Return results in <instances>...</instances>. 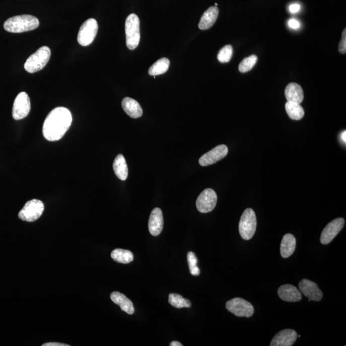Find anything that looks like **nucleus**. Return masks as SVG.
Masks as SVG:
<instances>
[{
  "label": "nucleus",
  "instance_id": "obj_1",
  "mask_svg": "<svg viewBox=\"0 0 346 346\" xmlns=\"http://www.w3.org/2000/svg\"><path fill=\"white\" fill-rule=\"evenodd\" d=\"M72 113L65 107H56L47 115L42 127L44 138L49 141L62 139L72 125Z\"/></svg>",
  "mask_w": 346,
  "mask_h": 346
},
{
  "label": "nucleus",
  "instance_id": "obj_2",
  "mask_svg": "<svg viewBox=\"0 0 346 346\" xmlns=\"http://www.w3.org/2000/svg\"><path fill=\"white\" fill-rule=\"evenodd\" d=\"M39 26L38 19L31 15H20L8 19L4 23L6 31L22 33L36 29Z\"/></svg>",
  "mask_w": 346,
  "mask_h": 346
},
{
  "label": "nucleus",
  "instance_id": "obj_3",
  "mask_svg": "<svg viewBox=\"0 0 346 346\" xmlns=\"http://www.w3.org/2000/svg\"><path fill=\"white\" fill-rule=\"evenodd\" d=\"M126 46L133 50L140 44L141 39L140 20L135 14L127 17L125 22Z\"/></svg>",
  "mask_w": 346,
  "mask_h": 346
},
{
  "label": "nucleus",
  "instance_id": "obj_4",
  "mask_svg": "<svg viewBox=\"0 0 346 346\" xmlns=\"http://www.w3.org/2000/svg\"><path fill=\"white\" fill-rule=\"evenodd\" d=\"M50 49L42 46L36 52L28 57L25 63V69L30 74H34L43 69L50 58Z\"/></svg>",
  "mask_w": 346,
  "mask_h": 346
},
{
  "label": "nucleus",
  "instance_id": "obj_5",
  "mask_svg": "<svg viewBox=\"0 0 346 346\" xmlns=\"http://www.w3.org/2000/svg\"><path fill=\"white\" fill-rule=\"evenodd\" d=\"M256 224L257 222L255 212L251 209H246L242 214L239 226L240 235L242 239L248 241L253 237Z\"/></svg>",
  "mask_w": 346,
  "mask_h": 346
},
{
  "label": "nucleus",
  "instance_id": "obj_6",
  "mask_svg": "<svg viewBox=\"0 0 346 346\" xmlns=\"http://www.w3.org/2000/svg\"><path fill=\"white\" fill-rule=\"evenodd\" d=\"M44 211V205L38 199L28 201L18 214L20 220L27 222H34L39 220Z\"/></svg>",
  "mask_w": 346,
  "mask_h": 346
},
{
  "label": "nucleus",
  "instance_id": "obj_7",
  "mask_svg": "<svg viewBox=\"0 0 346 346\" xmlns=\"http://www.w3.org/2000/svg\"><path fill=\"white\" fill-rule=\"evenodd\" d=\"M98 30L97 21L91 18L85 21L80 28L78 42L82 46H88L95 40Z\"/></svg>",
  "mask_w": 346,
  "mask_h": 346
},
{
  "label": "nucleus",
  "instance_id": "obj_8",
  "mask_svg": "<svg viewBox=\"0 0 346 346\" xmlns=\"http://www.w3.org/2000/svg\"><path fill=\"white\" fill-rule=\"evenodd\" d=\"M226 308L237 317H250L254 314L253 305L242 298H236L228 301Z\"/></svg>",
  "mask_w": 346,
  "mask_h": 346
},
{
  "label": "nucleus",
  "instance_id": "obj_9",
  "mask_svg": "<svg viewBox=\"0 0 346 346\" xmlns=\"http://www.w3.org/2000/svg\"><path fill=\"white\" fill-rule=\"evenodd\" d=\"M31 103L29 96L25 92L20 93L14 100L13 108V117L15 120L25 118L29 114Z\"/></svg>",
  "mask_w": 346,
  "mask_h": 346
},
{
  "label": "nucleus",
  "instance_id": "obj_10",
  "mask_svg": "<svg viewBox=\"0 0 346 346\" xmlns=\"http://www.w3.org/2000/svg\"><path fill=\"white\" fill-rule=\"evenodd\" d=\"M217 194L213 189H206L200 194L196 201L197 211L201 213H208L214 210L217 204Z\"/></svg>",
  "mask_w": 346,
  "mask_h": 346
},
{
  "label": "nucleus",
  "instance_id": "obj_11",
  "mask_svg": "<svg viewBox=\"0 0 346 346\" xmlns=\"http://www.w3.org/2000/svg\"><path fill=\"white\" fill-rule=\"evenodd\" d=\"M228 153V149L227 146L219 145L200 158L199 163L201 166H211L221 161V159H224Z\"/></svg>",
  "mask_w": 346,
  "mask_h": 346
},
{
  "label": "nucleus",
  "instance_id": "obj_12",
  "mask_svg": "<svg viewBox=\"0 0 346 346\" xmlns=\"http://www.w3.org/2000/svg\"><path fill=\"white\" fill-rule=\"evenodd\" d=\"M345 224L343 218H337L331 221L322 231L321 235V242L322 244H328L342 230Z\"/></svg>",
  "mask_w": 346,
  "mask_h": 346
},
{
  "label": "nucleus",
  "instance_id": "obj_13",
  "mask_svg": "<svg viewBox=\"0 0 346 346\" xmlns=\"http://www.w3.org/2000/svg\"><path fill=\"white\" fill-rule=\"evenodd\" d=\"M299 287L301 293L304 294L308 300L314 301L322 300L323 294L314 282L307 279H303L299 284Z\"/></svg>",
  "mask_w": 346,
  "mask_h": 346
},
{
  "label": "nucleus",
  "instance_id": "obj_14",
  "mask_svg": "<svg viewBox=\"0 0 346 346\" xmlns=\"http://www.w3.org/2000/svg\"><path fill=\"white\" fill-rule=\"evenodd\" d=\"M298 334L291 329H284L272 338L270 346H292L297 340Z\"/></svg>",
  "mask_w": 346,
  "mask_h": 346
},
{
  "label": "nucleus",
  "instance_id": "obj_15",
  "mask_svg": "<svg viewBox=\"0 0 346 346\" xmlns=\"http://www.w3.org/2000/svg\"><path fill=\"white\" fill-rule=\"evenodd\" d=\"M164 227L163 214L161 209L155 208L150 214L148 228L153 236H158L161 234Z\"/></svg>",
  "mask_w": 346,
  "mask_h": 346
},
{
  "label": "nucleus",
  "instance_id": "obj_16",
  "mask_svg": "<svg viewBox=\"0 0 346 346\" xmlns=\"http://www.w3.org/2000/svg\"><path fill=\"white\" fill-rule=\"evenodd\" d=\"M280 299L287 302H298L302 299V294L297 287L292 285H284L278 291Z\"/></svg>",
  "mask_w": 346,
  "mask_h": 346
},
{
  "label": "nucleus",
  "instance_id": "obj_17",
  "mask_svg": "<svg viewBox=\"0 0 346 346\" xmlns=\"http://www.w3.org/2000/svg\"><path fill=\"white\" fill-rule=\"evenodd\" d=\"M218 16L219 9L218 7H209L201 16L198 25L199 29L205 30L211 28L216 23Z\"/></svg>",
  "mask_w": 346,
  "mask_h": 346
},
{
  "label": "nucleus",
  "instance_id": "obj_18",
  "mask_svg": "<svg viewBox=\"0 0 346 346\" xmlns=\"http://www.w3.org/2000/svg\"><path fill=\"white\" fill-rule=\"evenodd\" d=\"M122 109L131 118L136 119L142 116L143 109L140 103L132 98H124L121 103Z\"/></svg>",
  "mask_w": 346,
  "mask_h": 346
},
{
  "label": "nucleus",
  "instance_id": "obj_19",
  "mask_svg": "<svg viewBox=\"0 0 346 346\" xmlns=\"http://www.w3.org/2000/svg\"><path fill=\"white\" fill-rule=\"evenodd\" d=\"M285 95L287 102L297 103L299 104L303 102L304 99V93L300 85L296 83H291L287 85L285 91Z\"/></svg>",
  "mask_w": 346,
  "mask_h": 346
},
{
  "label": "nucleus",
  "instance_id": "obj_20",
  "mask_svg": "<svg viewBox=\"0 0 346 346\" xmlns=\"http://www.w3.org/2000/svg\"><path fill=\"white\" fill-rule=\"evenodd\" d=\"M110 299L115 304L119 306L122 311L125 312L127 314L132 315L135 312L132 302L124 294L119 292H113L110 295Z\"/></svg>",
  "mask_w": 346,
  "mask_h": 346
},
{
  "label": "nucleus",
  "instance_id": "obj_21",
  "mask_svg": "<svg viewBox=\"0 0 346 346\" xmlns=\"http://www.w3.org/2000/svg\"><path fill=\"white\" fill-rule=\"evenodd\" d=\"M296 246V240L293 235L288 234L284 235L280 246V252L282 257L289 258L294 253Z\"/></svg>",
  "mask_w": 346,
  "mask_h": 346
},
{
  "label": "nucleus",
  "instance_id": "obj_22",
  "mask_svg": "<svg viewBox=\"0 0 346 346\" xmlns=\"http://www.w3.org/2000/svg\"><path fill=\"white\" fill-rule=\"evenodd\" d=\"M115 175L122 181L126 180L128 178V169L125 159L123 155L119 154L117 155L113 164Z\"/></svg>",
  "mask_w": 346,
  "mask_h": 346
},
{
  "label": "nucleus",
  "instance_id": "obj_23",
  "mask_svg": "<svg viewBox=\"0 0 346 346\" xmlns=\"http://www.w3.org/2000/svg\"><path fill=\"white\" fill-rule=\"evenodd\" d=\"M286 109L287 114L292 119L298 121L304 117V109L299 103L287 102L286 104Z\"/></svg>",
  "mask_w": 346,
  "mask_h": 346
},
{
  "label": "nucleus",
  "instance_id": "obj_24",
  "mask_svg": "<svg viewBox=\"0 0 346 346\" xmlns=\"http://www.w3.org/2000/svg\"><path fill=\"white\" fill-rule=\"evenodd\" d=\"M169 64L170 62L168 58H162L151 66L148 73L151 76L154 77L166 74L169 69Z\"/></svg>",
  "mask_w": 346,
  "mask_h": 346
},
{
  "label": "nucleus",
  "instance_id": "obj_25",
  "mask_svg": "<svg viewBox=\"0 0 346 346\" xmlns=\"http://www.w3.org/2000/svg\"><path fill=\"white\" fill-rule=\"evenodd\" d=\"M111 257L115 262L129 263L133 260V255L130 251L122 249H115L112 251Z\"/></svg>",
  "mask_w": 346,
  "mask_h": 346
},
{
  "label": "nucleus",
  "instance_id": "obj_26",
  "mask_svg": "<svg viewBox=\"0 0 346 346\" xmlns=\"http://www.w3.org/2000/svg\"><path fill=\"white\" fill-rule=\"evenodd\" d=\"M169 303L176 308H190L191 303L188 300L183 298L182 296L177 294L172 293L169 296Z\"/></svg>",
  "mask_w": 346,
  "mask_h": 346
},
{
  "label": "nucleus",
  "instance_id": "obj_27",
  "mask_svg": "<svg viewBox=\"0 0 346 346\" xmlns=\"http://www.w3.org/2000/svg\"><path fill=\"white\" fill-rule=\"evenodd\" d=\"M258 57L255 55H252L248 57L245 58L239 65V70L241 73H246L249 72L255 66L257 62Z\"/></svg>",
  "mask_w": 346,
  "mask_h": 346
},
{
  "label": "nucleus",
  "instance_id": "obj_28",
  "mask_svg": "<svg viewBox=\"0 0 346 346\" xmlns=\"http://www.w3.org/2000/svg\"><path fill=\"white\" fill-rule=\"evenodd\" d=\"M188 264H189L190 274L193 276H197L200 274V270L197 267V258L194 253L189 251L187 253Z\"/></svg>",
  "mask_w": 346,
  "mask_h": 346
},
{
  "label": "nucleus",
  "instance_id": "obj_29",
  "mask_svg": "<svg viewBox=\"0 0 346 346\" xmlns=\"http://www.w3.org/2000/svg\"><path fill=\"white\" fill-rule=\"evenodd\" d=\"M233 55V47L227 45L221 49L218 55V59L221 63L229 62Z\"/></svg>",
  "mask_w": 346,
  "mask_h": 346
},
{
  "label": "nucleus",
  "instance_id": "obj_30",
  "mask_svg": "<svg viewBox=\"0 0 346 346\" xmlns=\"http://www.w3.org/2000/svg\"><path fill=\"white\" fill-rule=\"evenodd\" d=\"M338 51L340 53L345 54L346 53V30H343L342 35V39L338 46Z\"/></svg>",
  "mask_w": 346,
  "mask_h": 346
},
{
  "label": "nucleus",
  "instance_id": "obj_31",
  "mask_svg": "<svg viewBox=\"0 0 346 346\" xmlns=\"http://www.w3.org/2000/svg\"><path fill=\"white\" fill-rule=\"evenodd\" d=\"M288 25L289 27L293 28V29H298L300 27V23L297 20H294V19H291V20H289Z\"/></svg>",
  "mask_w": 346,
  "mask_h": 346
},
{
  "label": "nucleus",
  "instance_id": "obj_32",
  "mask_svg": "<svg viewBox=\"0 0 346 346\" xmlns=\"http://www.w3.org/2000/svg\"><path fill=\"white\" fill-rule=\"evenodd\" d=\"M300 9V6L299 4H293L291 5L290 7H289V11H290L291 13H298Z\"/></svg>",
  "mask_w": 346,
  "mask_h": 346
},
{
  "label": "nucleus",
  "instance_id": "obj_33",
  "mask_svg": "<svg viewBox=\"0 0 346 346\" xmlns=\"http://www.w3.org/2000/svg\"><path fill=\"white\" fill-rule=\"evenodd\" d=\"M42 346H69V345L65 344V343L58 342H49L44 343Z\"/></svg>",
  "mask_w": 346,
  "mask_h": 346
},
{
  "label": "nucleus",
  "instance_id": "obj_34",
  "mask_svg": "<svg viewBox=\"0 0 346 346\" xmlns=\"http://www.w3.org/2000/svg\"><path fill=\"white\" fill-rule=\"evenodd\" d=\"M171 346H182V343L178 342V341H173L170 343Z\"/></svg>",
  "mask_w": 346,
  "mask_h": 346
},
{
  "label": "nucleus",
  "instance_id": "obj_35",
  "mask_svg": "<svg viewBox=\"0 0 346 346\" xmlns=\"http://www.w3.org/2000/svg\"><path fill=\"white\" fill-rule=\"evenodd\" d=\"M345 135H346V133H345V131H343V133H342V136H341V137H342V140L343 141V142H344L345 144V141H346Z\"/></svg>",
  "mask_w": 346,
  "mask_h": 346
},
{
  "label": "nucleus",
  "instance_id": "obj_36",
  "mask_svg": "<svg viewBox=\"0 0 346 346\" xmlns=\"http://www.w3.org/2000/svg\"><path fill=\"white\" fill-rule=\"evenodd\" d=\"M215 6L217 7L218 6V4H215Z\"/></svg>",
  "mask_w": 346,
  "mask_h": 346
}]
</instances>
